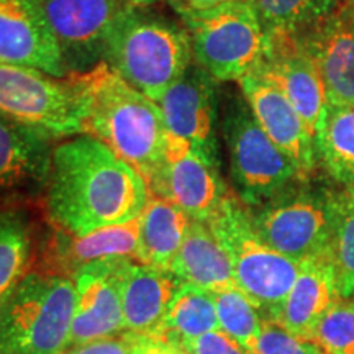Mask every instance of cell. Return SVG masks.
Wrapping results in <instances>:
<instances>
[{
	"label": "cell",
	"instance_id": "6da1fadb",
	"mask_svg": "<svg viewBox=\"0 0 354 354\" xmlns=\"http://www.w3.org/2000/svg\"><path fill=\"white\" fill-rule=\"evenodd\" d=\"M151 196L135 167L91 135L56 143L44 187L53 228L74 236L136 220Z\"/></svg>",
	"mask_w": 354,
	"mask_h": 354
},
{
	"label": "cell",
	"instance_id": "7a4b0ae2",
	"mask_svg": "<svg viewBox=\"0 0 354 354\" xmlns=\"http://www.w3.org/2000/svg\"><path fill=\"white\" fill-rule=\"evenodd\" d=\"M76 79L86 109L84 135L107 145L149 183L169 138L161 110L105 63Z\"/></svg>",
	"mask_w": 354,
	"mask_h": 354
},
{
	"label": "cell",
	"instance_id": "3957f363",
	"mask_svg": "<svg viewBox=\"0 0 354 354\" xmlns=\"http://www.w3.org/2000/svg\"><path fill=\"white\" fill-rule=\"evenodd\" d=\"M194 63L185 26L133 7L110 38L105 64L133 88L156 102Z\"/></svg>",
	"mask_w": 354,
	"mask_h": 354
},
{
	"label": "cell",
	"instance_id": "277c9868",
	"mask_svg": "<svg viewBox=\"0 0 354 354\" xmlns=\"http://www.w3.org/2000/svg\"><path fill=\"white\" fill-rule=\"evenodd\" d=\"M74 304L73 279L33 269L0 308V354H63Z\"/></svg>",
	"mask_w": 354,
	"mask_h": 354
},
{
	"label": "cell",
	"instance_id": "5b68a950",
	"mask_svg": "<svg viewBox=\"0 0 354 354\" xmlns=\"http://www.w3.org/2000/svg\"><path fill=\"white\" fill-rule=\"evenodd\" d=\"M209 227L228 256L238 289L266 320H276L302 263L269 246L256 232L248 207L233 194L225 198Z\"/></svg>",
	"mask_w": 354,
	"mask_h": 354
},
{
	"label": "cell",
	"instance_id": "8992f818",
	"mask_svg": "<svg viewBox=\"0 0 354 354\" xmlns=\"http://www.w3.org/2000/svg\"><path fill=\"white\" fill-rule=\"evenodd\" d=\"M220 128L234 192L248 209H258L307 180L295 162L266 135L241 92L228 97Z\"/></svg>",
	"mask_w": 354,
	"mask_h": 354
},
{
	"label": "cell",
	"instance_id": "52a82bcc",
	"mask_svg": "<svg viewBox=\"0 0 354 354\" xmlns=\"http://www.w3.org/2000/svg\"><path fill=\"white\" fill-rule=\"evenodd\" d=\"M174 8L189 32L194 61L216 82H240L258 71L268 35L251 0L209 10Z\"/></svg>",
	"mask_w": 354,
	"mask_h": 354
},
{
	"label": "cell",
	"instance_id": "ba28073f",
	"mask_svg": "<svg viewBox=\"0 0 354 354\" xmlns=\"http://www.w3.org/2000/svg\"><path fill=\"white\" fill-rule=\"evenodd\" d=\"M339 192L310 177L250 210L259 236L277 253L304 263L330 253Z\"/></svg>",
	"mask_w": 354,
	"mask_h": 354
},
{
	"label": "cell",
	"instance_id": "9c48e42d",
	"mask_svg": "<svg viewBox=\"0 0 354 354\" xmlns=\"http://www.w3.org/2000/svg\"><path fill=\"white\" fill-rule=\"evenodd\" d=\"M0 113L55 141L84 135L86 109L76 76L0 64Z\"/></svg>",
	"mask_w": 354,
	"mask_h": 354
},
{
	"label": "cell",
	"instance_id": "30bf717a",
	"mask_svg": "<svg viewBox=\"0 0 354 354\" xmlns=\"http://www.w3.org/2000/svg\"><path fill=\"white\" fill-rule=\"evenodd\" d=\"M68 76H79L105 63L110 38L125 13L123 0H41Z\"/></svg>",
	"mask_w": 354,
	"mask_h": 354
},
{
	"label": "cell",
	"instance_id": "8fae6325",
	"mask_svg": "<svg viewBox=\"0 0 354 354\" xmlns=\"http://www.w3.org/2000/svg\"><path fill=\"white\" fill-rule=\"evenodd\" d=\"M149 190L180 209L190 220L209 223L223 205L230 190L221 179L220 161L196 146L171 135Z\"/></svg>",
	"mask_w": 354,
	"mask_h": 354
},
{
	"label": "cell",
	"instance_id": "7c38bea8",
	"mask_svg": "<svg viewBox=\"0 0 354 354\" xmlns=\"http://www.w3.org/2000/svg\"><path fill=\"white\" fill-rule=\"evenodd\" d=\"M214 77L196 61L184 76L154 102L161 110L171 135L183 138L220 161L218 91Z\"/></svg>",
	"mask_w": 354,
	"mask_h": 354
},
{
	"label": "cell",
	"instance_id": "4fadbf2b",
	"mask_svg": "<svg viewBox=\"0 0 354 354\" xmlns=\"http://www.w3.org/2000/svg\"><path fill=\"white\" fill-rule=\"evenodd\" d=\"M254 74L274 84L289 99L315 138L328 97L302 39L294 35H268L264 61Z\"/></svg>",
	"mask_w": 354,
	"mask_h": 354
},
{
	"label": "cell",
	"instance_id": "5bb4252c",
	"mask_svg": "<svg viewBox=\"0 0 354 354\" xmlns=\"http://www.w3.org/2000/svg\"><path fill=\"white\" fill-rule=\"evenodd\" d=\"M0 64L68 77L41 0H0Z\"/></svg>",
	"mask_w": 354,
	"mask_h": 354
},
{
	"label": "cell",
	"instance_id": "9a60e30c",
	"mask_svg": "<svg viewBox=\"0 0 354 354\" xmlns=\"http://www.w3.org/2000/svg\"><path fill=\"white\" fill-rule=\"evenodd\" d=\"M238 86L266 135L295 162L305 179L313 177L318 166L315 138L289 99L256 74L243 77Z\"/></svg>",
	"mask_w": 354,
	"mask_h": 354
},
{
	"label": "cell",
	"instance_id": "2e32d148",
	"mask_svg": "<svg viewBox=\"0 0 354 354\" xmlns=\"http://www.w3.org/2000/svg\"><path fill=\"white\" fill-rule=\"evenodd\" d=\"M299 38L317 66L330 104H354V0H343Z\"/></svg>",
	"mask_w": 354,
	"mask_h": 354
},
{
	"label": "cell",
	"instance_id": "e0dca14e",
	"mask_svg": "<svg viewBox=\"0 0 354 354\" xmlns=\"http://www.w3.org/2000/svg\"><path fill=\"white\" fill-rule=\"evenodd\" d=\"M123 259L100 261L73 277L76 287L71 346L123 333L118 271Z\"/></svg>",
	"mask_w": 354,
	"mask_h": 354
},
{
	"label": "cell",
	"instance_id": "ac0fdd59",
	"mask_svg": "<svg viewBox=\"0 0 354 354\" xmlns=\"http://www.w3.org/2000/svg\"><path fill=\"white\" fill-rule=\"evenodd\" d=\"M55 140L0 113V198L44 192Z\"/></svg>",
	"mask_w": 354,
	"mask_h": 354
},
{
	"label": "cell",
	"instance_id": "d6986e66",
	"mask_svg": "<svg viewBox=\"0 0 354 354\" xmlns=\"http://www.w3.org/2000/svg\"><path fill=\"white\" fill-rule=\"evenodd\" d=\"M180 284L171 271L123 259L118 271L123 331L156 336Z\"/></svg>",
	"mask_w": 354,
	"mask_h": 354
},
{
	"label": "cell",
	"instance_id": "ffe728a7",
	"mask_svg": "<svg viewBox=\"0 0 354 354\" xmlns=\"http://www.w3.org/2000/svg\"><path fill=\"white\" fill-rule=\"evenodd\" d=\"M140 216L128 223L100 228L82 236H74L55 228L46 245L43 271L73 279L88 264L110 259L136 261Z\"/></svg>",
	"mask_w": 354,
	"mask_h": 354
},
{
	"label": "cell",
	"instance_id": "44dd1931",
	"mask_svg": "<svg viewBox=\"0 0 354 354\" xmlns=\"http://www.w3.org/2000/svg\"><path fill=\"white\" fill-rule=\"evenodd\" d=\"M339 299L331 254L307 259L300 266L299 276L274 322L292 335L310 342L318 322Z\"/></svg>",
	"mask_w": 354,
	"mask_h": 354
},
{
	"label": "cell",
	"instance_id": "7402d4cb",
	"mask_svg": "<svg viewBox=\"0 0 354 354\" xmlns=\"http://www.w3.org/2000/svg\"><path fill=\"white\" fill-rule=\"evenodd\" d=\"M169 271L184 284L207 292L238 289L232 264L209 223L192 220Z\"/></svg>",
	"mask_w": 354,
	"mask_h": 354
},
{
	"label": "cell",
	"instance_id": "603a6c76",
	"mask_svg": "<svg viewBox=\"0 0 354 354\" xmlns=\"http://www.w3.org/2000/svg\"><path fill=\"white\" fill-rule=\"evenodd\" d=\"M190 221L183 210L151 194L140 215L136 263L169 271Z\"/></svg>",
	"mask_w": 354,
	"mask_h": 354
},
{
	"label": "cell",
	"instance_id": "cb8c5ba5",
	"mask_svg": "<svg viewBox=\"0 0 354 354\" xmlns=\"http://www.w3.org/2000/svg\"><path fill=\"white\" fill-rule=\"evenodd\" d=\"M318 162L343 190L354 192V104H326L315 131Z\"/></svg>",
	"mask_w": 354,
	"mask_h": 354
},
{
	"label": "cell",
	"instance_id": "d4e9b609",
	"mask_svg": "<svg viewBox=\"0 0 354 354\" xmlns=\"http://www.w3.org/2000/svg\"><path fill=\"white\" fill-rule=\"evenodd\" d=\"M32 220L21 209H0V308L33 271Z\"/></svg>",
	"mask_w": 354,
	"mask_h": 354
},
{
	"label": "cell",
	"instance_id": "484cf974",
	"mask_svg": "<svg viewBox=\"0 0 354 354\" xmlns=\"http://www.w3.org/2000/svg\"><path fill=\"white\" fill-rule=\"evenodd\" d=\"M218 328V317L212 292L183 282L171 300L156 338L177 344Z\"/></svg>",
	"mask_w": 354,
	"mask_h": 354
},
{
	"label": "cell",
	"instance_id": "4316f807",
	"mask_svg": "<svg viewBox=\"0 0 354 354\" xmlns=\"http://www.w3.org/2000/svg\"><path fill=\"white\" fill-rule=\"evenodd\" d=\"M266 35L302 37L325 20L343 0H251Z\"/></svg>",
	"mask_w": 354,
	"mask_h": 354
},
{
	"label": "cell",
	"instance_id": "83f0119b",
	"mask_svg": "<svg viewBox=\"0 0 354 354\" xmlns=\"http://www.w3.org/2000/svg\"><path fill=\"white\" fill-rule=\"evenodd\" d=\"M215 308L220 330L232 336L248 353L263 330L264 315L240 289L215 292Z\"/></svg>",
	"mask_w": 354,
	"mask_h": 354
},
{
	"label": "cell",
	"instance_id": "f1b7e54d",
	"mask_svg": "<svg viewBox=\"0 0 354 354\" xmlns=\"http://www.w3.org/2000/svg\"><path fill=\"white\" fill-rule=\"evenodd\" d=\"M330 254L338 277L339 297L354 295V192H339Z\"/></svg>",
	"mask_w": 354,
	"mask_h": 354
},
{
	"label": "cell",
	"instance_id": "f546056e",
	"mask_svg": "<svg viewBox=\"0 0 354 354\" xmlns=\"http://www.w3.org/2000/svg\"><path fill=\"white\" fill-rule=\"evenodd\" d=\"M310 342L322 354H354V295L339 299L323 315Z\"/></svg>",
	"mask_w": 354,
	"mask_h": 354
},
{
	"label": "cell",
	"instance_id": "4dcf8cb0",
	"mask_svg": "<svg viewBox=\"0 0 354 354\" xmlns=\"http://www.w3.org/2000/svg\"><path fill=\"white\" fill-rule=\"evenodd\" d=\"M251 354H322L308 339L292 335L274 320H264L263 330L256 339Z\"/></svg>",
	"mask_w": 354,
	"mask_h": 354
},
{
	"label": "cell",
	"instance_id": "1f68e13d",
	"mask_svg": "<svg viewBox=\"0 0 354 354\" xmlns=\"http://www.w3.org/2000/svg\"><path fill=\"white\" fill-rule=\"evenodd\" d=\"M184 354H251L225 331L214 330L174 344Z\"/></svg>",
	"mask_w": 354,
	"mask_h": 354
},
{
	"label": "cell",
	"instance_id": "d6a6232c",
	"mask_svg": "<svg viewBox=\"0 0 354 354\" xmlns=\"http://www.w3.org/2000/svg\"><path fill=\"white\" fill-rule=\"evenodd\" d=\"M136 335L123 333L109 336V338L95 339L77 346H69L63 354H131Z\"/></svg>",
	"mask_w": 354,
	"mask_h": 354
},
{
	"label": "cell",
	"instance_id": "836d02e7",
	"mask_svg": "<svg viewBox=\"0 0 354 354\" xmlns=\"http://www.w3.org/2000/svg\"><path fill=\"white\" fill-rule=\"evenodd\" d=\"M131 354H184L174 344L156 336H136Z\"/></svg>",
	"mask_w": 354,
	"mask_h": 354
},
{
	"label": "cell",
	"instance_id": "e575fe53",
	"mask_svg": "<svg viewBox=\"0 0 354 354\" xmlns=\"http://www.w3.org/2000/svg\"><path fill=\"white\" fill-rule=\"evenodd\" d=\"M234 2H245V0H171L172 7L190 8V10H209V8L221 7Z\"/></svg>",
	"mask_w": 354,
	"mask_h": 354
},
{
	"label": "cell",
	"instance_id": "d590c367",
	"mask_svg": "<svg viewBox=\"0 0 354 354\" xmlns=\"http://www.w3.org/2000/svg\"><path fill=\"white\" fill-rule=\"evenodd\" d=\"M123 2H127L128 6H133V7L146 8L149 6H154V3L158 2H162V0H123ZM167 2H171V0H167Z\"/></svg>",
	"mask_w": 354,
	"mask_h": 354
}]
</instances>
